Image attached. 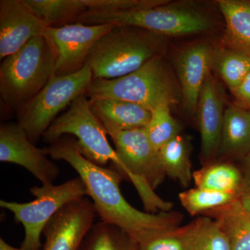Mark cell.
Here are the masks:
<instances>
[{"mask_svg":"<svg viewBox=\"0 0 250 250\" xmlns=\"http://www.w3.org/2000/svg\"><path fill=\"white\" fill-rule=\"evenodd\" d=\"M45 149L54 160L66 161L75 169L84 183L88 197L101 221L122 229L137 243L180 226L183 216L179 212L151 213L133 207L122 193V174L87 159L80 152L76 139L64 136Z\"/></svg>","mask_w":250,"mask_h":250,"instance_id":"1","label":"cell"},{"mask_svg":"<svg viewBox=\"0 0 250 250\" xmlns=\"http://www.w3.org/2000/svg\"><path fill=\"white\" fill-rule=\"evenodd\" d=\"M164 36L127 26H113L95 43L86 59L93 80H113L136 71L160 55Z\"/></svg>","mask_w":250,"mask_h":250,"instance_id":"2","label":"cell"},{"mask_svg":"<svg viewBox=\"0 0 250 250\" xmlns=\"http://www.w3.org/2000/svg\"><path fill=\"white\" fill-rule=\"evenodd\" d=\"M57 57L43 36L31 39L16 53L1 61L0 95L4 104L19 111L55 75Z\"/></svg>","mask_w":250,"mask_h":250,"instance_id":"3","label":"cell"},{"mask_svg":"<svg viewBox=\"0 0 250 250\" xmlns=\"http://www.w3.org/2000/svg\"><path fill=\"white\" fill-rule=\"evenodd\" d=\"M68 135L76 137L79 149L87 159L102 167L111 163L115 170L126 177L136 188L142 187V179L128 170L108 142L106 129L94 113L85 94L72 102L68 109L50 125L42 138L50 144Z\"/></svg>","mask_w":250,"mask_h":250,"instance_id":"4","label":"cell"},{"mask_svg":"<svg viewBox=\"0 0 250 250\" xmlns=\"http://www.w3.org/2000/svg\"><path fill=\"white\" fill-rule=\"evenodd\" d=\"M167 2L128 11H87L74 23L127 26L164 36L197 34L211 27L212 22L208 16L192 4Z\"/></svg>","mask_w":250,"mask_h":250,"instance_id":"5","label":"cell"},{"mask_svg":"<svg viewBox=\"0 0 250 250\" xmlns=\"http://www.w3.org/2000/svg\"><path fill=\"white\" fill-rule=\"evenodd\" d=\"M85 94L89 100L131 102L151 112L163 105L171 106L177 100L175 87L161 55L124 77L92 81Z\"/></svg>","mask_w":250,"mask_h":250,"instance_id":"6","label":"cell"},{"mask_svg":"<svg viewBox=\"0 0 250 250\" xmlns=\"http://www.w3.org/2000/svg\"><path fill=\"white\" fill-rule=\"evenodd\" d=\"M93 80L87 65L71 75H53L40 93L18 112V124L29 141L35 144L42 137L59 113L85 93Z\"/></svg>","mask_w":250,"mask_h":250,"instance_id":"7","label":"cell"},{"mask_svg":"<svg viewBox=\"0 0 250 250\" xmlns=\"http://www.w3.org/2000/svg\"><path fill=\"white\" fill-rule=\"evenodd\" d=\"M35 200L26 203L0 200L1 208L10 210L15 221L24 228L21 248L25 250H41V235L52 217L62 207L72 201L88 197L86 187L80 177L60 185L41 186L30 189Z\"/></svg>","mask_w":250,"mask_h":250,"instance_id":"8","label":"cell"},{"mask_svg":"<svg viewBox=\"0 0 250 250\" xmlns=\"http://www.w3.org/2000/svg\"><path fill=\"white\" fill-rule=\"evenodd\" d=\"M113 27L111 24L77 22L62 27H46L42 36L55 52V75L65 76L80 71L85 66L93 46Z\"/></svg>","mask_w":250,"mask_h":250,"instance_id":"9","label":"cell"},{"mask_svg":"<svg viewBox=\"0 0 250 250\" xmlns=\"http://www.w3.org/2000/svg\"><path fill=\"white\" fill-rule=\"evenodd\" d=\"M96 215L88 197L67 204L46 225L42 250H80Z\"/></svg>","mask_w":250,"mask_h":250,"instance_id":"10","label":"cell"},{"mask_svg":"<svg viewBox=\"0 0 250 250\" xmlns=\"http://www.w3.org/2000/svg\"><path fill=\"white\" fill-rule=\"evenodd\" d=\"M0 161L22 166L42 186L54 184L60 172L58 166L47 158L45 148L36 147L18 123L0 126Z\"/></svg>","mask_w":250,"mask_h":250,"instance_id":"11","label":"cell"},{"mask_svg":"<svg viewBox=\"0 0 250 250\" xmlns=\"http://www.w3.org/2000/svg\"><path fill=\"white\" fill-rule=\"evenodd\" d=\"M115 149L128 170L155 190L165 180L159 151L148 139L145 128L125 130L109 136Z\"/></svg>","mask_w":250,"mask_h":250,"instance_id":"12","label":"cell"},{"mask_svg":"<svg viewBox=\"0 0 250 250\" xmlns=\"http://www.w3.org/2000/svg\"><path fill=\"white\" fill-rule=\"evenodd\" d=\"M47 27L23 0L0 1V59L16 53Z\"/></svg>","mask_w":250,"mask_h":250,"instance_id":"13","label":"cell"},{"mask_svg":"<svg viewBox=\"0 0 250 250\" xmlns=\"http://www.w3.org/2000/svg\"><path fill=\"white\" fill-rule=\"evenodd\" d=\"M225 111L218 85L209 72L202 87L197 107L201 136L200 161L203 166L218 159Z\"/></svg>","mask_w":250,"mask_h":250,"instance_id":"14","label":"cell"},{"mask_svg":"<svg viewBox=\"0 0 250 250\" xmlns=\"http://www.w3.org/2000/svg\"><path fill=\"white\" fill-rule=\"evenodd\" d=\"M213 51L210 46L198 43L189 46L179 52L175 59L184 105L188 111H197L199 98L209 68L212 65Z\"/></svg>","mask_w":250,"mask_h":250,"instance_id":"15","label":"cell"},{"mask_svg":"<svg viewBox=\"0 0 250 250\" xmlns=\"http://www.w3.org/2000/svg\"><path fill=\"white\" fill-rule=\"evenodd\" d=\"M89 100L92 110L108 136L125 130L145 128L151 118V111L138 104L115 99Z\"/></svg>","mask_w":250,"mask_h":250,"instance_id":"16","label":"cell"},{"mask_svg":"<svg viewBox=\"0 0 250 250\" xmlns=\"http://www.w3.org/2000/svg\"><path fill=\"white\" fill-rule=\"evenodd\" d=\"M250 152V109L231 105L225 111L218 160H243Z\"/></svg>","mask_w":250,"mask_h":250,"instance_id":"17","label":"cell"},{"mask_svg":"<svg viewBox=\"0 0 250 250\" xmlns=\"http://www.w3.org/2000/svg\"><path fill=\"white\" fill-rule=\"evenodd\" d=\"M218 6L226 23L228 47L250 56V1L220 0Z\"/></svg>","mask_w":250,"mask_h":250,"instance_id":"18","label":"cell"},{"mask_svg":"<svg viewBox=\"0 0 250 250\" xmlns=\"http://www.w3.org/2000/svg\"><path fill=\"white\" fill-rule=\"evenodd\" d=\"M243 180L241 169L229 161H215L192 174L195 187L228 193H238Z\"/></svg>","mask_w":250,"mask_h":250,"instance_id":"19","label":"cell"},{"mask_svg":"<svg viewBox=\"0 0 250 250\" xmlns=\"http://www.w3.org/2000/svg\"><path fill=\"white\" fill-rule=\"evenodd\" d=\"M47 27H59L75 22L88 11L85 0H23Z\"/></svg>","mask_w":250,"mask_h":250,"instance_id":"20","label":"cell"},{"mask_svg":"<svg viewBox=\"0 0 250 250\" xmlns=\"http://www.w3.org/2000/svg\"><path fill=\"white\" fill-rule=\"evenodd\" d=\"M218 220L228 235L232 250H250V212L232 204L205 213Z\"/></svg>","mask_w":250,"mask_h":250,"instance_id":"21","label":"cell"},{"mask_svg":"<svg viewBox=\"0 0 250 250\" xmlns=\"http://www.w3.org/2000/svg\"><path fill=\"white\" fill-rule=\"evenodd\" d=\"M159 154L166 176L178 182L182 187H188L193 172L186 140L181 135L176 136L159 149Z\"/></svg>","mask_w":250,"mask_h":250,"instance_id":"22","label":"cell"},{"mask_svg":"<svg viewBox=\"0 0 250 250\" xmlns=\"http://www.w3.org/2000/svg\"><path fill=\"white\" fill-rule=\"evenodd\" d=\"M80 250H138V243L116 225L100 221L90 229Z\"/></svg>","mask_w":250,"mask_h":250,"instance_id":"23","label":"cell"},{"mask_svg":"<svg viewBox=\"0 0 250 250\" xmlns=\"http://www.w3.org/2000/svg\"><path fill=\"white\" fill-rule=\"evenodd\" d=\"M212 65L233 93L250 71V56L229 47L219 49L213 51Z\"/></svg>","mask_w":250,"mask_h":250,"instance_id":"24","label":"cell"},{"mask_svg":"<svg viewBox=\"0 0 250 250\" xmlns=\"http://www.w3.org/2000/svg\"><path fill=\"white\" fill-rule=\"evenodd\" d=\"M193 250H232L228 235L218 220L208 216L189 224Z\"/></svg>","mask_w":250,"mask_h":250,"instance_id":"25","label":"cell"},{"mask_svg":"<svg viewBox=\"0 0 250 250\" xmlns=\"http://www.w3.org/2000/svg\"><path fill=\"white\" fill-rule=\"evenodd\" d=\"M237 194L228 193L194 188L180 192L181 205L191 216L204 214L229 205L236 199Z\"/></svg>","mask_w":250,"mask_h":250,"instance_id":"26","label":"cell"},{"mask_svg":"<svg viewBox=\"0 0 250 250\" xmlns=\"http://www.w3.org/2000/svg\"><path fill=\"white\" fill-rule=\"evenodd\" d=\"M148 139L159 151L166 143L180 135V125L172 117L170 106L163 105L151 112V118L145 127Z\"/></svg>","mask_w":250,"mask_h":250,"instance_id":"27","label":"cell"},{"mask_svg":"<svg viewBox=\"0 0 250 250\" xmlns=\"http://www.w3.org/2000/svg\"><path fill=\"white\" fill-rule=\"evenodd\" d=\"M138 250H193L189 224L148 237L138 243Z\"/></svg>","mask_w":250,"mask_h":250,"instance_id":"28","label":"cell"},{"mask_svg":"<svg viewBox=\"0 0 250 250\" xmlns=\"http://www.w3.org/2000/svg\"><path fill=\"white\" fill-rule=\"evenodd\" d=\"M231 204L241 209L250 212V177H245L236 199Z\"/></svg>","mask_w":250,"mask_h":250,"instance_id":"29","label":"cell"},{"mask_svg":"<svg viewBox=\"0 0 250 250\" xmlns=\"http://www.w3.org/2000/svg\"><path fill=\"white\" fill-rule=\"evenodd\" d=\"M233 94L242 106L250 109V71Z\"/></svg>","mask_w":250,"mask_h":250,"instance_id":"30","label":"cell"},{"mask_svg":"<svg viewBox=\"0 0 250 250\" xmlns=\"http://www.w3.org/2000/svg\"><path fill=\"white\" fill-rule=\"evenodd\" d=\"M241 161V170L244 177H250V152Z\"/></svg>","mask_w":250,"mask_h":250,"instance_id":"31","label":"cell"},{"mask_svg":"<svg viewBox=\"0 0 250 250\" xmlns=\"http://www.w3.org/2000/svg\"><path fill=\"white\" fill-rule=\"evenodd\" d=\"M0 250H25L21 248H16L10 246L3 238H0Z\"/></svg>","mask_w":250,"mask_h":250,"instance_id":"32","label":"cell"}]
</instances>
